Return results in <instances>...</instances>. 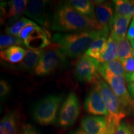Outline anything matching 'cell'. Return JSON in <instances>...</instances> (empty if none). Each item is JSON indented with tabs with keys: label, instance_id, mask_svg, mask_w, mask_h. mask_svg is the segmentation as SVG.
<instances>
[{
	"label": "cell",
	"instance_id": "1",
	"mask_svg": "<svg viewBox=\"0 0 134 134\" xmlns=\"http://www.w3.org/2000/svg\"><path fill=\"white\" fill-rule=\"evenodd\" d=\"M51 29L56 32L67 33L88 30L104 31L96 19L87 18L80 14L68 1L60 3L55 8Z\"/></svg>",
	"mask_w": 134,
	"mask_h": 134
},
{
	"label": "cell",
	"instance_id": "2",
	"mask_svg": "<svg viewBox=\"0 0 134 134\" xmlns=\"http://www.w3.org/2000/svg\"><path fill=\"white\" fill-rule=\"evenodd\" d=\"M103 35L108 36L109 34L99 30L57 33L53 37V42L65 55L70 58H76L86 52L94 40Z\"/></svg>",
	"mask_w": 134,
	"mask_h": 134
},
{
	"label": "cell",
	"instance_id": "3",
	"mask_svg": "<svg viewBox=\"0 0 134 134\" xmlns=\"http://www.w3.org/2000/svg\"><path fill=\"white\" fill-rule=\"evenodd\" d=\"M62 100V94H52L43 98L36 104L33 109L34 119L41 125L54 124Z\"/></svg>",
	"mask_w": 134,
	"mask_h": 134
},
{
	"label": "cell",
	"instance_id": "4",
	"mask_svg": "<svg viewBox=\"0 0 134 134\" xmlns=\"http://www.w3.org/2000/svg\"><path fill=\"white\" fill-rule=\"evenodd\" d=\"M94 83L99 90L108 110L109 115L108 117L113 120L117 125H119L122 119L127 115L128 110L125 108L121 100L115 95L108 84L100 78H99Z\"/></svg>",
	"mask_w": 134,
	"mask_h": 134
},
{
	"label": "cell",
	"instance_id": "5",
	"mask_svg": "<svg viewBox=\"0 0 134 134\" xmlns=\"http://www.w3.org/2000/svg\"><path fill=\"white\" fill-rule=\"evenodd\" d=\"M19 38L23 42L24 46L29 50H42L50 44V36L47 30L33 21L23 29Z\"/></svg>",
	"mask_w": 134,
	"mask_h": 134
},
{
	"label": "cell",
	"instance_id": "6",
	"mask_svg": "<svg viewBox=\"0 0 134 134\" xmlns=\"http://www.w3.org/2000/svg\"><path fill=\"white\" fill-rule=\"evenodd\" d=\"M65 55L57 45L45 50L34 70L38 76H46L54 72L58 68L66 64Z\"/></svg>",
	"mask_w": 134,
	"mask_h": 134
},
{
	"label": "cell",
	"instance_id": "7",
	"mask_svg": "<svg viewBox=\"0 0 134 134\" xmlns=\"http://www.w3.org/2000/svg\"><path fill=\"white\" fill-rule=\"evenodd\" d=\"M80 113L79 100L73 92L68 94L64 100L58 116V124L62 128H68L74 124Z\"/></svg>",
	"mask_w": 134,
	"mask_h": 134
},
{
	"label": "cell",
	"instance_id": "8",
	"mask_svg": "<svg viewBox=\"0 0 134 134\" xmlns=\"http://www.w3.org/2000/svg\"><path fill=\"white\" fill-rule=\"evenodd\" d=\"M99 62L85 53L78 58L75 65V75L79 81L94 83L99 77L98 68Z\"/></svg>",
	"mask_w": 134,
	"mask_h": 134
},
{
	"label": "cell",
	"instance_id": "9",
	"mask_svg": "<svg viewBox=\"0 0 134 134\" xmlns=\"http://www.w3.org/2000/svg\"><path fill=\"white\" fill-rule=\"evenodd\" d=\"M48 1L32 0L29 2L25 14L45 29L51 28L53 15L49 11Z\"/></svg>",
	"mask_w": 134,
	"mask_h": 134
},
{
	"label": "cell",
	"instance_id": "10",
	"mask_svg": "<svg viewBox=\"0 0 134 134\" xmlns=\"http://www.w3.org/2000/svg\"><path fill=\"white\" fill-rule=\"evenodd\" d=\"M108 83L115 95L121 100L127 110L133 106V102L129 92L127 89L126 80L124 76L117 75H105L102 76Z\"/></svg>",
	"mask_w": 134,
	"mask_h": 134
},
{
	"label": "cell",
	"instance_id": "11",
	"mask_svg": "<svg viewBox=\"0 0 134 134\" xmlns=\"http://www.w3.org/2000/svg\"><path fill=\"white\" fill-rule=\"evenodd\" d=\"M85 109L88 114L95 115H109L98 86H95L88 93L84 103Z\"/></svg>",
	"mask_w": 134,
	"mask_h": 134
},
{
	"label": "cell",
	"instance_id": "12",
	"mask_svg": "<svg viewBox=\"0 0 134 134\" xmlns=\"http://www.w3.org/2000/svg\"><path fill=\"white\" fill-rule=\"evenodd\" d=\"M96 4V20L103 29L109 33L111 27L114 16V9L112 3L104 1H93Z\"/></svg>",
	"mask_w": 134,
	"mask_h": 134
},
{
	"label": "cell",
	"instance_id": "13",
	"mask_svg": "<svg viewBox=\"0 0 134 134\" xmlns=\"http://www.w3.org/2000/svg\"><path fill=\"white\" fill-rule=\"evenodd\" d=\"M107 117L103 116L85 117L81 122V128L88 134H106Z\"/></svg>",
	"mask_w": 134,
	"mask_h": 134
},
{
	"label": "cell",
	"instance_id": "14",
	"mask_svg": "<svg viewBox=\"0 0 134 134\" xmlns=\"http://www.w3.org/2000/svg\"><path fill=\"white\" fill-rule=\"evenodd\" d=\"M29 2L26 0H12L8 2V8L3 15V20H6L9 25L14 24L26 12Z\"/></svg>",
	"mask_w": 134,
	"mask_h": 134
},
{
	"label": "cell",
	"instance_id": "15",
	"mask_svg": "<svg viewBox=\"0 0 134 134\" xmlns=\"http://www.w3.org/2000/svg\"><path fill=\"white\" fill-rule=\"evenodd\" d=\"M0 134H21L19 130V117L15 111L6 113L0 121Z\"/></svg>",
	"mask_w": 134,
	"mask_h": 134
},
{
	"label": "cell",
	"instance_id": "16",
	"mask_svg": "<svg viewBox=\"0 0 134 134\" xmlns=\"http://www.w3.org/2000/svg\"><path fill=\"white\" fill-rule=\"evenodd\" d=\"M131 19V18L122 16L115 13L110 27V36L116 41L126 37L127 29Z\"/></svg>",
	"mask_w": 134,
	"mask_h": 134
},
{
	"label": "cell",
	"instance_id": "17",
	"mask_svg": "<svg viewBox=\"0 0 134 134\" xmlns=\"http://www.w3.org/2000/svg\"><path fill=\"white\" fill-rule=\"evenodd\" d=\"M43 50H27L24 59L17 67L22 71H34L40 58L43 54Z\"/></svg>",
	"mask_w": 134,
	"mask_h": 134
},
{
	"label": "cell",
	"instance_id": "18",
	"mask_svg": "<svg viewBox=\"0 0 134 134\" xmlns=\"http://www.w3.org/2000/svg\"><path fill=\"white\" fill-rule=\"evenodd\" d=\"M98 72L101 76L105 75H117L125 77L124 67L120 60H117L108 63H99Z\"/></svg>",
	"mask_w": 134,
	"mask_h": 134
},
{
	"label": "cell",
	"instance_id": "19",
	"mask_svg": "<svg viewBox=\"0 0 134 134\" xmlns=\"http://www.w3.org/2000/svg\"><path fill=\"white\" fill-rule=\"evenodd\" d=\"M119 59L117 42L111 36H109L103 52L98 61L100 63H108Z\"/></svg>",
	"mask_w": 134,
	"mask_h": 134
},
{
	"label": "cell",
	"instance_id": "20",
	"mask_svg": "<svg viewBox=\"0 0 134 134\" xmlns=\"http://www.w3.org/2000/svg\"><path fill=\"white\" fill-rule=\"evenodd\" d=\"M27 50L20 46H13L1 50L0 57L1 59L8 62L21 63L24 59Z\"/></svg>",
	"mask_w": 134,
	"mask_h": 134
},
{
	"label": "cell",
	"instance_id": "21",
	"mask_svg": "<svg viewBox=\"0 0 134 134\" xmlns=\"http://www.w3.org/2000/svg\"><path fill=\"white\" fill-rule=\"evenodd\" d=\"M68 2L73 6V8L83 14V16L91 19H96L95 6L93 1L86 0H71Z\"/></svg>",
	"mask_w": 134,
	"mask_h": 134
},
{
	"label": "cell",
	"instance_id": "22",
	"mask_svg": "<svg viewBox=\"0 0 134 134\" xmlns=\"http://www.w3.org/2000/svg\"><path fill=\"white\" fill-rule=\"evenodd\" d=\"M108 37L105 35H103L99 36L96 39L94 40L89 47L88 49L86 51L85 54L98 60L104 48L107 40L108 38Z\"/></svg>",
	"mask_w": 134,
	"mask_h": 134
},
{
	"label": "cell",
	"instance_id": "23",
	"mask_svg": "<svg viewBox=\"0 0 134 134\" xmlns=\"http://www.w3.org/2000/svg\"><path fill=\"white\" fill-rule=\"evenodd\" d=\"M113 3L115 14L131 18L134 16V1L115 0Z\"/></svg>",
	"mask_w": 134,
	"mask_h": 134
},
{
	"label": "cell",
	"instance_id": "24",
	"mask_svg": "<svg viewBox=\"0 0 134 134\" xmlns=\"http://www.w3.org/2000/svg\"><path fill=\"white\" fill-rule=\"evenodd\" d=\"M117 42L119 60L122 62L123 60L132 57L133 50L132 49L131 45L129 42L128 38L126 37L122 38L117 41Z\"/></svg>",
	"mask_w": 134,
	"mask_h": 134
},
{
	"label": "cell",
	"instance_id": "25",
	"mask_svg": "<svg viewBox=\"0 0 134 134\" xmlns=\"http://www.w3.org/2000/svg\"><path fill=\"white\" fill-rule=\"evenodd\" d=\"M32 21L27 19L26 18H20V19L14 23V24L11 25V26L8 27L5 29V33L9 36H12L14 37H19L20 34L23 29L26 27L27 25L29 24Z\"/></svg>",
	"mask_w": 134,
	"mask_h": 134
},
{
	"label": "cell",
	"instance_id": "26",
	"mask_svg": "<svg viewBox=\"0 0 134 134\" xmlns=\"http://www.w3.org/2000/svg\"><path fill=\"white\" fill-rule=\"evenodd\" d=\"M24 46L23 42L18 37H14L9 35H1L0 37V48L4 50L6 48L13 46Z\"/></svg>",
	"mask_w": 134,
	"mask_h": 134
},
{
	"label": "cell",
	"instance_id": "27",
	"mask_svg": "<svg viewBox=\"0 0 134 134\" xmlns=\"http://www.w3.org/2000/svg\"><path fill=\"white\" fill-rule=\"evenodd\" d=\"M124 67L125 75V80L134 74V57L129 58L121 62Z\"/></svg>",
	"mask_w": 134,
	"mask_h": 134
},
{
	"label": "cell",
	"instance_id": "28",
	"mask_svg": "<svg viewBox=\"0 0 134 134\" xmlns=\"http://www.w3.org/2000/svg\"><path fill=\"white\" fill-rule=\"evenodd\" d=\"M133 127L126 121H122L114 134H133Z\"/></svg>",
	"mask_w": 134,
	"mask_h": 134
},
{
	"label": "cell",
	"instance_id": "29",
	"mask_svg": "<svg viewBox=\"0 0 134 134\" xmlns=\"http://www.w3.org/2000/svg\"><path fill=\"white\" fill-rule=\"evenodd\" d=\"M10 91H11V87H10L9 83L5 80H1V82H0V96L1 98H3L8 96Z\"/></svg>",
	"mask_w": 134,
	"mask_h": 134
},
{
	"label": "cell",
	"instance_id": "30",
	"mask_svg": "<svg viewBox=\"0 0 134 134\" xmlns=\"http://www.w3.org/2000/svg\"><path fill=\"white\" fill-rule=\"evenodd\" d=\"M21 134H40L36 127L30 124H26L22 128Z\"/></svg>",
	"mask_w": 134,
	"mask_h": 134
},
{
	"label": "cell",
	"instance_id": "31",
	"mask_svg": "<svg viewBox=\"0 0 134 134\" xmlns=\"http://www.w3.org/2000/svg\"><path fill=\"white\" fill-rule=\"evenodd\" d=\"M127 37L129 41L132 39H134V17L133 18V19H132L129 27L128 31H127Z\"/></svg>",
	"mask_w": 134,
	"mask_h": 134
},
{
	"label": "cell",
	"instance_id": "32",
	"mask_svg": "<svg viewBox=\"0 0 134 134\" xmlns=\"http://www.w3.org/2000/svg\"><path fill=\"white\" fill-rule=\"evenodd\" d=\"M128 90L130 96L134 99V82L129 84Z\"/></svg>",
	"mask_w": 134,
	"mask_h": 134
},
{
	"label": "cell",
	"instance_id": "33",
	"mask_svg": "<svg viewBox=\"0 0 134 134\" xmlns=\"http://www.w3.org/2000/svg\"><path fill=\"white\" fill-rule=\"evenodd\" d=\"M69 134H88L86 133L82 129H78L75 130L74 131H72L70 132Z\"/></svg>",
	"mask_w": 134,
	"mask_h": 134
},
{
	"label": "cell",
	"instance_id": "34",
	"mask_svg": "<svg viewBox=\"0 0 134 134\" xmlns=\"http://www.w3.org/2000/svg\"><path fill=\"white\" fill-rule=\"evenodd\" d=\"M126 81H127L128 83H132V82H134V74H133L131 76L129 77V78L128 79L126 80Z\"/></svg>",
	"mask_w": 134,
	"mask_h": 134
},
{
	"label": "cell",
	"instance_id": "35",
	"mask_svg": "<svg viewBox=\"0 0 134 134\" xmlns=\"http://www.w3.org/2000/svg\"><path fill=\"white\" fill-rule=\"evenodd\" d=\"M130 45H131V46L133 47V50H134V39H132V40H130Z\"/></svg>",
	"mask_w": 134,
	"mask_h": 134
},
{
	"label": "cell",
	"instance_id": "36",
	"mask_svg": "<svg viewBox=\"0 0 134 134\" xmlns=\"http://www.w3.org/2000/svg\"><path fill=\"white\" fill-rule=\"evenodd\" d=\"M132 54H133V56L134 57V50H133V52H132Z\"/></svg>",
	"mask_w": 134,
	"mask_h": 134
}]
</instances>
